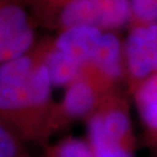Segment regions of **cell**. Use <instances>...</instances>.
I'll return each instance as SVG.
<instances>
[{
	"label": "cell",
	"mask_w": 157,
	"mask_h": 157,
	"mask_svg": "<svg viewBox=\"0 0 157 157\" xmlns=\"http://www.w3.org/2000/svg\"><path fill=\"white\" fill-rule=\"evenodd\" d=\"M126 56L130 73L136 78H144L155 70L157 40L147 27H136L126 42Z\"/></svg>",
	"instance_id": "cell-1"
},
{
	"label": "cell",
	"mask_w": 157,
	"mask_h": 157,
	"mask_svg": "<svg viewBox=\"0 0 157 157\" xmlns=\"http://www.w3.org/2000/svg\"><path fill=\"white\" fill-rule=\"evenodd\" d=\"M102 33L95 26H77L64 29L57 39V50L65 52L78 62H91Z\"/></svg>",
	"instance_id": "cell-2"
},
{
	"label": "cell",
	"mask_w": 157,
	"mask_h": 157,
	"mask_svg": "<svg viewBox=\"0 0 157 157\" xmlns=\"http://www.w3.org/2000/svg\"><path fill=\"white\" fill-rule=\"evenodd\" d=\"M89 140L93 157H134L132 149L107 136L101 114L93 115L89 121Z\"/></svg>",
	"instance_id": "cell-3"
},
{
	"label": "cell",
	"mask_w": 157,
	"mask_h": 157,
	"mask_svg": "<svg viewBox=\"0 0 157 157\" xmlns=\"http://www.w3.org/2000/svg\"><path fill=\"white\" fill-rule=\"evenodd\" d=\"M61 25L65 29L77 26L101 28L100 14L92 0H67L61 13Z\"/></svg>",
	"instance_id": "cell-4"
},
{
	"label": "cell",
	"mask_w": 157,
	"mask_h": 157,
	"mask_svg": "<svg viewBox=\"0 0 157 157\" xmlns=\"http://www.w3.org/2000/svg\"><path fill=\"white\" fill-rule=\"evenodd\" d=\"M120 43L115 35L102 34L97 45L91 62L99 67L107 77H119L120 75Z\"/></svg>",
	"instance_id": "cell-5"
},
{
	"label": "cell",
	"mask_w": 157,
	"mask_h": 157,
	"mask_svg": "<svg viewBox=\"0 0 157 157\" xmlns=\"http://www.w3.org/2000/svg\"><path fill=\"white\" fill-rule=\"evenodd\" d=\"M95 97L92 86L84 80H76L67 89L63 107L67 115L78 118L90 112Z\"/></svg>",
	"instance_id": "cell-6"
},
{
	"label": "cell",
	"mask_w": 157,
	"mask_h": 157,
	"mask_svg": "<svg viewBox=\"0 0 157 157\" xmlns=\"http://www.w3.org/2000/svg\"><path fill=\"white\" fill-rule=\"evenodd\" d=\"M44 65L52 85H65L78 75L82 63L63 51L55 50L47 56Z\"/></svg>",
	"instance_id": "cell-7"
},
{
	"label": "cell",
	"mask_w": 157,
	"mask_h": 157,
	"mask_svg": "<svg viewBox=\"0 0 157 157\" xmlns=\"http://www.w3.org/2000/svg\"><path fill=\"white\" fill-rule=\"evenodd\" d=\"M106 135L111 140L132 149L133 141L130 136V124L127 114L121 109H112L101 114Z\"/></svg>",
	"instance_id": "cell-8"
},
{
	"label": "cell",
	"mask_w": 157,
	"mask_h": 157,
	"mask_svg": "<svg viewBox=\"0 0 157 157\" xmlns=\"http://www.w3.org/2000/svg\"><path fill=\"white\" fill-rule=\"evenodd\" d=\"M100 14L101 27L117 28L128 20L132 5L128 0H92Z\"/></svg>",
	"instance_id": "cell-9"
},
{
	"label": "cell",
	"mask_w": 157,
	"mask_h": 157,
	"mask_svg": "<svg viewBox=\"0 0 157 157\" xmlns=\"http://www.w3.org/2000/svg\"><path fill=\"white\" fill-rule=\"evenodd\" d=\"M137 101L147 127L157 130V76L149 78L142 85L137 93Z\"/></svg>",
	"instance_id": "cell-10"
},
{
	"label": "cell",
	"mask_w": 157,
	"mask_h": 157,
	"mask_svg": "<svg viewBox=\"0 0 157 157\" xmlns=\"http://www.w3.org/2000/svg\"><path fill=\"white\" fill-rule=\"evenodd\" d=\"M33 61L28 56H21L7 61L0 69V87L14 86L27 80L33 71Z\"/></svg>",
	"instance_id": "cell-11"
},
{
	"label": "cell",
	"mask_w": 157,
	"mask_h": 157,
	"mask_svg": "<svg viewBox=\"0 0 157 157\" xmlns=\"http://www.w3.org/2000/svg\"><path fill=\"white\" fill-rule=\"evenodd\" d=\"M28 27L26 13L17 5H6L0 11V42Z\"/></svg>",
	"instance_id": "cell-12"
},
{
	"label": "cell",
	"mask_w": 157,
	"mask_h": 157,
	"mask_svg": "<svg viewBox=\"0 0 157 157\" xmlns=\"http://www.w3.org/2000/svg\"><path fill=\"white\" fill-rule=\"evenodd\" d=\"M51 79L48 69L44 64L34 67L27 79L29 94L32 99V107L43 105L50 95Z\"/></svg>",
	"instance_id": "cell-13"
},
{
	"label": "cell",
	"mask_w": 157,
	"mask_h": 157,
	"mask_svg": "<svg viewBox=\"0 0 157 157\" xmlns=\"http://www.w3.org/2000/svg\"><path fill=\"white\" fill-rule=\"evenodd\" d=\"M34 33L30 27H27L12 37L0 42V58L2 62H7L14 58L23 56L33 43Z\"/></svg>",
	"instance_id": "cell-14"
},
{
	"label": "cell",
	"mask_w": 157,
	"mask_h": 157,
	"mask_svg": "<svg viewBox=\"0 0 157 157\" xmlns=\"http://www.w3.org/2000/svg\"><path fill=\"white\" fill-rule=\"evenodd\" d=\"M47 157H93L89 143L79 139L69 137L51 148Z\"/></svg>",
	"instance_id": "cell-15"
},
{
	"label": "cell",
	"mask_w": 157,
	"mask_h": 157,
	"mask_svg": "<svg viewBox=\"0 0 157 157\" xmlns=\"http://www.w3.org/2000/svg\"><path fill=\"white\" fill-rule=\"evenodd\" d=\"M132 11L143 22H157V0H132Z\"/></svg>",
	"instance_id": "cell-16"
},
{
	"label": "cell",
	"mask_w": 157,
	"mask_h": 157,
	"mask_svg": "<svg viewBox=\"0 0 157 157\" xmlns=\"http://www.w3.org/2000/svg\"><path fill=\"white\" fill-rule=\"evenodd\" d=\"M0 157H20L17 136L7 126L0 127Z\"/></svg>",
	"instance_id": "cell-17"
},
{
	"label": "cell",
	"mask_w": 157,
	"mask_h": 157,
	"mask_svg": "<svg viewBox=\"0 0 157 157\" xmlns=\"http://www.w3.org/2000/svg\"><path fill=\"white\" fill-rule=\"evenodd\" d=\"M148 28H149V30H150V33L152 34V36L157 40V22L149 23V25H148Z\"/></svg>",
	"instance_id": "cell-18"
},
{
	"label": "cell",
	"mask_w": 157,
	"mask_h": 157,
	"mask_svg": "<svg viewBox=\"0 0 157 157\" xmlns=\"http://www.w3.org/2000/svg\"><path fill=\"white\" fill-rule=\"evenodd\" d=\"M155 70H157V57H156V62H155Z\"/></svg>",
	"instance_id": "cell-19"
}]
</instances>
